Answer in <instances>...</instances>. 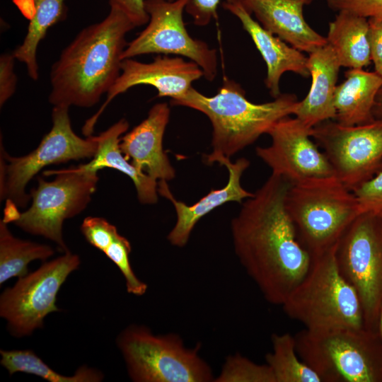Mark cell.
Masks as SVG:
<instances>
[{
    "label": "cell",
    "instance_id": "6da1fadb",
    "mask_svg": "<svg viewBox=\"0 0 382 382\" xmlns=\"http://www.w3.org/2000/svg\"><path fill=\"white\" fill-rule=\"evenodd\" d=\"M291 185L272 173L231 222L233 250L241 265L264 298L281 306L306 276L312 260L286 208Z\"/></svg>",
    "mask_w": 382,
    "mask_h": 382
},
{
    "label": "cell",
    "instance_id": "7a4b0ae2",
    "mask_svg": "<svg viewBox=\"0 0 382 382\" xmlns=\"http://www.w3.org/2000/svg\"><path fill=\"white\" fill-rule=\"evenodd\" d=\"M134 28L110 7L104 19L81 30L52 66L49 102L67 108L97 104L120 75L125 37Z\"/></svg>",
    "mask_w": 382,
    "mask_h": 382
},
{
    "label": "cell",
    "instance_id": "3957f363",
    "mask_svg": "<svg viewBox=\"0 0 382 382\" xmlns=\"http://www.w3.org/2000/svg\"><path fill=\"white\" fill-rule=\"evenodd\" d=\"M299 100L295 94L281 93L273 100L254 103L240 83L224 76L218 92L207 96L192 87L170 104L187 107L204 114L212 127V152L204 162L213 164L231 157L267 134L279 120L294 115Z\"/></svg>",
    "mask_w": 382,
    "mask_h": 382
},
{
    "label": "cell",
    "instance_id": "277c9868",
    "mask_svg": "<svg viewBox=\"0 0 382 382\" xmlns=\"http://www.w3.org/2000/svg\"><path fill=\"white\" fill-rule=\"evenodd\" d=\"M337 245L311 255L307 274L282 305L289 318L308 330L365 327L357 292L339 269Z\"/></svg>",
    "mask_w": 382,
    "mask_h": 382
},
{
    "label": "cell",
    "instance_id": "5b68a950",
    "mask_svg": "<svg viewBox=\"0 0 382 382\" xmlns=\"http://www.w3.org/2000/svg\"><path fill=\"white\" fill-rule=\"evenodd\" d=\"M286 208L300 242L311 255L337 245L360 214L355 195L335 175L291 183Z\"/></svg>",
    "mask_w": 382,
    "mask_h": 382
},
{
    "label": "cell",
    "instance_id": "8992f818",
    "mask_svg": "<svg viewBox=\"0 0 382 382\" xmlns=\"http://www.w3.org/2000/svg\"><path fill=\"white\" fill-rule=\"evenodd\" d=\"M294 337L299 357L322 382H382V339L377 331L305 329Z\"/></svg>",
    "mask_w": 382,
    "mask_h": 382
},
{
    "label": "cell",
    "instance_id": "52a82bcc",
    "mask_svg": "<svg viewBox=\"0 0 382 382\" xmlns=\"http://www.w3.org/2000/svg\"><path fill=\"white\" fill-rule=\"evenodd\" d=\"M117 345L128 374L137 382H209L212 370L199 354V346L187 347L177 334L155 335L132 325L122 331Z\"/></svg>",
    "mask_w": 382,
    "mask_h": 382
},
{
    "label": "cell",
    "instance_id": "ba28073f",
    "mask_svg": "<svg viewBox=\"0 0 382 382\" xmlns=\"http://www.w3.org/2000/svg\"><path fill=\"white\" fill-rule=\"evenodd\" d=\"M43 174L55 178L51 181L37 178V185L30 192V207L21 213L17 211L12 222L27 233L51 240L64 253L69 250L63 239V223L87 207L99 177L98 172L79 166Z\"/></svg>",
    "mask_w": 382,
    "mask_h": 382
},
{
    "label": "cell",
    "instance_id": "9c48e42d",
    "mask_svg": "<svg viewBox=\"0 0 382 382\" xmlns=\"http://www.w3.org/2000/svg\"><path fill=\"white\" fill-rule=\"evenodd\" d=\"M69 108L54 106L52 126L37 147L23 156H11L1 139L0 198L24 208L30 200L25 192L28 183L45 167L84 158H93L98 142L97 136L83 139L73 130Z\"/></svg>",
    "mask_w": 382,
    "mask_h": 382
},
{
    "label": "cell",
    "instance_id": "30bf717a",
    "mask_svg": "<svg viewBox=\"0 0 382 382\" xmlns=\"http://www.w3.org/2000/svg\"><path fill=\"white\" fill-rule=\"evenodd\" d=\"M339 269L359 297L365 328L378 332L382 306V219L361 213L339 241Z\"/></svg>",
    "mask_w": 382,
    "mask_h": 382
},
{
    "label": "cell",
    "instance_id": "8fae6325",
    "mask_svg": "<svg viewBox=\"0 0 382 382\" xmlns=\"http://www.w3.org/2000/svg\"><path fill=\"white\" fill-rule=\"evenodd\" d=\"M190 1L145 0V9L149 16L148 24L127 43L122 59L148 54L185 57L197 64L204 78L212 81L218 71L217 52L188 33L183 13Z\"/></svg>",
    "mask_w": 382,
    "mask_h": 382
},
{
    "label": "cell",
    "instance_id": "7c38bea8",
    "mask_svg": "<svg viewBox=\"0 0 382 382\" xmlns=\"http://www.w3.org/2000/svg\"><path fill=\"white\" fill-rule=\"evenodd\" d=\"M311 137L323 149L334 175L351 191L382 171V121L346 126L318 123Z\"/></svg>",
    "mask_w": 382,
    "mask_h": 382
},
{
    "label": "cell",
    "instance_id": "4fadbf2b",
    "mask_svg": "<svg viewBox=\"0 0 382 382\" xmlns=\"http://www.w3.org/2000/svg\"><path fill=\"white\" fill-rule=\"evenodd\" d=\"M80 265L69 250L44 262L37 270L19 277L0 297V315L8 322L11 333L18 337L30 335L43 326L44 318L59 311L57 295L67 277Z\"/></svg>",
    "mask_w": 382,
    "mask_h": 382
},
{
    "label": "cell",
    "instance_id": "5bb4252c",
    "mask_svg": "<svg viewBox=\"0 0 382 382\" xmlns=\"http://www.w3.org/2000/svg\"><path fill=\"white\" fill-rule=\"evenodd\" d=\"M311 129L296 117H284L268 131L271 144L257 146V156L272 170L291 183L334 175L323 152L311 140Z\"/></svg>",
    "mask_w": 382,
    "mask_h": 382
},
{
    "label": "cell",
    "instance_id": "9a60e30c",
    "mask_svg": "<svg viewBox=\"0 0 382 382\" xmlns=\"http://www.w3.org/2000/svg\"><path fill=\"white\" fill-rule=\"evenodd\" d=\"M202 76L204 72L197 64L182 57L158 55L149 63L132 58L123 59L120 75L107 93L100 108L86 121L82 132L86 137L91 136L99 117L108 104L134 86L149 85L157 90V97L176 99L185 95L192 87V83Z\"/></svg>",
    "mask_w": 382,
    "mask_h": 382
},
{
    "label": "cell",
    "instance_id": "2e32d148",
    "mask_svg": "<svg viewBox=\"0 0 382 382\" xmlns=\"http://www.w3.org/2000/svg\"><path fill=\"white\" fill-rule=\"evenodd\" d=\"M216 163L228 170L227 184L221 189L212 190L192 205L177 200L170 192L168 182L158 181V193L171 202L176 213V222L167 236L171 245L184 247L197 222L212 210L230 202L241 203L253 195L254 193L244 189L241 183V176L250 166L247 158L242 157L232 162L230 158L221 157Z\"/></svg>",
    "mask_w": 382,
    "mask_h": 382
},
{
    "label": "cell",
    "instance_id": "e0dca14e",
    "mask_svg": "<svg viewBox=\"0 0 382 382\" xmlns=\"http://www.w3.org/2000/svg\"><path fill=\"white\" fill-rule=\"evenodd\" d=\"M166 103L153 105L147 117L120 139V147L137 170L155 180L170 181L175 177L163 148V139L170 119Z\"/></svg>",
    "mask_w": 382,
    "mask_h": 382
},
{
    "label": "cell",
    "instance_id": "ac0fdd59",
    "mask_svg": "<svg viewBox=\"0 0 382 382\" xmlns=\"http://www.w3.org/2000/svg\"><path fill=\"white\" fill-rule=\"evenodd\" d=\"M222 6L238 18L260 53L267 66L265 84L272 98L281 94L279 81L285 72L291 71L303 78L310 76L308 57L265 29L253 18L241 0L225 1Z\"/></svg>",
    "mask_w": 382,
    "mask_h": 382
},
{
    "label": "cell",
    "instance_id": "d6986e66",
    "mask_svg": "<svg viewBox=\"0 0 382 382\" xmlns=\"http://www.w3.org/2000/svg\"><path fill=\"white\" fill-rule=\"evenodd\" d=\"M313 0H241L243 5L267 30L310 54L327 45L326 37L313 30L303 16V8Z\"/></svg>",
    "mask_w": 382,
    "mask_h": 382
},
{
    "label": "cell",
    "instance_id": "ffe728a7",
    "mask_svg": "<svg viewBox=\"0 0 382 382\" xmlns=\"http://www.w3.org/2000/svg\"><path fill=\"white\" fill-rule=\"evenodd\" d=\"M340 67L335 52L328 43L308 54L311 85L294 113L308 129L321 122L335 120L334 93Z\"/></svg>",
    "mask_w": 382,
    "mask_h": 382
},
{
    "label": "cell",
    "instance_id": "44dd1931",
    "mask_svg": "<svg viewBox=\"0 0 382 382\" xmlns=\"http://www.w3.org/2000/svg\"><path fill=\"white\" fill-rule=\"evenodd\" d=\"M128 128L129 122L122 118L101 132L97 136L98 147L95 156L88 163L79 166L83 170L96 172L105 168L115 169L132 180L141 204H156L158 199V182L137 170L120 149L121 136L127 132Z\"/></svg>",
    "mask_w": 382,
    "mask_h": 382
},
{
    "label": "cell",
    "instance_id": "7402d4cb",
    "mask_svg": "<svg viewBox=\"0 0 382 382\" xmlns=\"http://www.w3.org/2000/svg\"><path fill=\"white\" fill-rule=\"evenodd\" d=\"M334 93L335 121L353 126L374 120L372 110L382 77L376 71L349 69Z\"/></svg>",
    "mask_w": 382,
    "mask_h": 382
},
{
    "label": "cell",
    "instance_id": "603a6c76",
    "mask_svg": "<svg viewBox=\"0 0 382 382\" xmlns=\"http://www.w3.org/2000/svg\"><path fill=\"white\" fill-rule=\"evenodd\" d=\"M326 39L341 66L363 69L371 63L369 18L346 11H338L334 21L329 23Z\"/></svg>",
    "mask_w": 382,
    "mask_h": 382
},
{
    "label": "cell",
    "instance_id": "cb8c5ba5",
    "mask_svg": "<svg viewBox=\"0 0 382 382\" xmlns=\"http://www.w3.org/2000/svg\"><path fill=\"white\" fill-rule=\"evenodd\" d=\"M31 2L32 13L22 43L13 52L15 58L25 64L28 76L38 79L37 52L48 30L65 16L66 0H26Z\"/></svg>",
    "mask_w": 382,
    "mask_h": 382
},
{
    "label": "cell",
    "instance_id": "d4e9b609",
    "mask_svg": "<svg viewBox=\"0 0 382 382\" xmlns=\"http://www.w3.org/2000/svg\"><path fill=\"white\" fill-rule=\"evenodd\" d=\"M54 254L50 245L16 238L0 220V284L14 277H24L28 274L29 262L45 261Z\"/></svg>",
    "mask_w": 382,
    "mask_h": 382
},
{
    "label": "cell",
    "instance_id": "484cf974",
    "mask_svg": "<svg viewBox=\"0 0 382 382\" xmlns=\"http://www.w3.org/2000/svg\"><path fill=\"white\" fill-rule=\"evenodd\" d=\"M272 350L265 356L276 382H322L320 377L299 357L294 336L274 333Z\"/></svg>",
    "mask_w": 382,
    "mask_h": 382
},
{
    "label": "cell",
    "instance_id": "4316f807",
    "mask_svg": "<svg viewBox=\"0 0 382 382\" xmlns=\"http://www.w3.org/2000/svg\"><path fill=\"white\" fill-rule=\"evenodd\" d=\"M1 364L11 375L24 372L42 377L50 382H98L103 374L86 366L77 369L71 376H63L48 366L31 350H1Z\"/></svg>",
    "mask_w": 382,
    "mask_h": 382
},
{
    "label": "cell",
    "instance_id": "83f0119b",
    "mask_svg": "<svg viewBox=\"0 0 382 382\" xmlns=\"http://www.w3.org/2000/svg\"><path fill=\"white\" fill-rule=\"evenodd\" d=\"M214 382H276L270 367L237 353L228 356Z\"/></svg>",
    "mask_w": 382,
    "mask_h": 382
},
{
    "label": "cell",
    "instance_id": "f1b7e54d",
    "mask_svg": "<svg viewBox=\"0 0 382 382\" xmlns=\"http://www.w3.org/2000/svg\"><path fill=\"white\" fill-rule=\"evenodd\" d=\"M131 245L129 241L118 233L103 253L117 265L123 274L127 292L135 296H142L146 292L147 285L141 281L132 270L129 259Z\"/></svg>",
    "mask_w": 382,
    "mask_h": 382
},
{
    "label": "cell",
    "instance_id": "f546056e",
    "mask_svg": "<svg viewBox=\"0 0 382 382\" xmlns=\"http://www.w3.org/2000/svg\"><path fill=\"white\" fill-rule=\"evenodd\" d=\"M86 241L97 249L104 252L119 233L116 226L101 217L88 216L81 226Z\"/></svg>",
    "mask_w": 382,
    "mask_h": 382
},
{
    "label": "cell",
    "instance_id": "4dcf8cb0",
    "mask_svg": "<svg viewBox=\"0 0 382 382\" xmlns=\"http://www.w3.org/2000/svg\"><path fill=\"white\" fill-rule=\"evenodd\" d=\"M361 213L382 212V171L352 191Z\"/></svg>",
    "mask_w": 382,
    "mask_h": 382
},
{
    "label": "cell",
    "instance_id": "1f68e13d",
    "mask_svg": "<svg viewBox=\"0 0 382 382\" xmlns=\"http://www.w3.org/2000/svg\"><path fill=\"white\" fill-rule=\"evenodd\" d=\"M326 2L334 11H346L382 21V0H326Z\"/></svg>",
    "mask_w": 382,
    "mask_h": 382
},
{
    "label": "cell",
    "instance_id": "d6a6232c",
    "mask_svg": "<svg viewBox=\"0 0 382 382\" xmlns=\"http://www.w3.org/2000/svg\"><path fill=\"white\" fill-rule=\"evenodd\" d=\"M16 59L12 53H4L0 57V106L13 95L16 89L17 76L14 71Z\"/></svg>",
    "mask_w": 382,
    "mask_h": 382
},
{
    "label": "cell",
    "instance_id": "836d02e7",
    "mask_svg": "<svg viewBox=\"0 0 382 382\" xmlns=\"http://www.w3.org/2000/svg\"><path fill=\"white\" fill-rule=\"evenodd\" d=\"M221 0H191L185 7L194 23L197 26H206L212 19L217 18V8ZM237 0H226L233 2Z\"/></svg>",
    "mask_w": 382,
    "mask_h": 382
},
{
    "label": "cell",
    "instance_id": "e575fe53",
    "mask_svg": "<svg viewBox=\"0 0 382 382\" xmlns=\"http://www.w3.org/2000/svg\"><path fill=\"white\" fill-rule=\"evenodd\" d=\"M108 1L110 7L122 11L135 27L144 25L149 22V16L145 9V0H108Z\"/></svg>",
    "mask_w": 382,
    "mask_h": 382
},
{
    "label": "cell",
    "instance_id": "d590c367",
    "mask_svg": "<svg viewBox=\"0 0 382 382\" xmlns=\"http://www.w3.org/2000/svg\"><path fill=\"white\" fill-rule=\"evenodd\" d=\"M371 58L375 71L382 77V21L369 18Z\"/></svg>",
    "mask_w": 382,
    "mask_h": 382
},
{
    "label": "cell",
    "instance_id": "8d00e7d4",
    "mask_svg": "<svg viewBox=\"0 0 382 382\" xmlns=\"http://www.w3.org/2000/svg\"><path fill=\"white\" fill-rule=\"evenodd\" d=\"M372 114L374 120L382 121V86L377 93Z\"/></svg>",
    "mask_w": 382,
    "mask_h": 382
},
{
    "label": "cell",
    "instance_id": "74e56055",
    "mask_svg": "<svg viewBox=\"0 0 382 382\" xmlns=\"http://www.w3.org/2000/svg\"><path fill=\"white\" fill-rule=\"evenodd\" d=\"M378 332L382 339V306L380 310V313L378 316Z\"/></svg>",
    "mask_w": 382,
    "mask_h": 382
},
{
    "label": "cell",
    "instance_id": "f35d334b",
    "mask_svg": "<svg viewBox=\"0 0 382 382\" xmlns=\"http://www.w3.org/2000/svg\"><path fill=\"white\" fill-rule=\"evenodd\" d=\"M379 215V216L382 219V212L378 214Z\"/></svg>",
    "mask_w": 382,
    "mask_h": 382
}]
</instances>
